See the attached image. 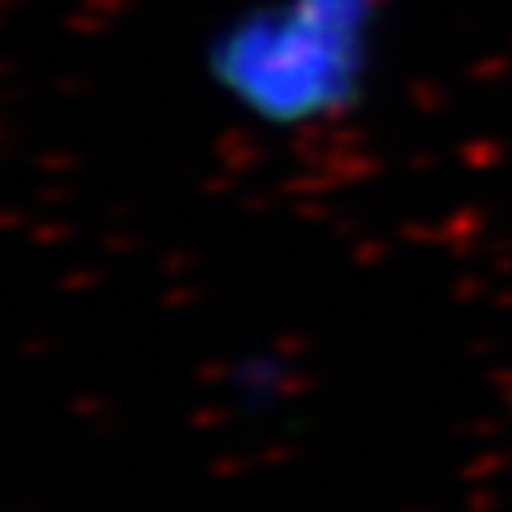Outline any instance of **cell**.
<instances>
[{"label": "cell", "instance_id": "5b68a950", "mask_svg": "<svg viewBox=\"0 0 512 512\" xmlns=\"http://www.w3.org/2000/svg\"><path fill=\"white\" fill-rule=\"evenodd\" d=\"M243 467H239L236 459H213V475L217 478H228V475H239Z\"/></svg>", "mask_w": 512, "mask_h": 512}, {"label": "cell", "instance_id": "277c9868", "mask_svg": "<svg viewBox=\"0 0 512 512\" xmlns=\"http://www.w3.org/2000/svg\"><path fill=\"white\" fill-rule=\"evenodd\" d=\"M224 380V365H202L198 368V384H217Z\"/></svg>", "mask_w": 512, "mask_h": 512}, {"label": "cell", "instance_id": "6da1fadb", "mask_svg": "<svg viewBox=\"0 0 512 512\" xmlns=\"http://www.w3.org/2000/svg\"><path fill=\"white\" fill-rule=\"evenodd\" d=\"M69 414L80 421H99V418H110L114 406H110V399H103V395H80V399L69 403Z\"/></svg>", "mask_w": 512, "mask_h": 512}, {"label": "cell", "instance_id": "7a4b0ae2", "mask_svg": "<svg viewBox=\"0 0 512 512\" xmlns=\"http://www.w3.org/2000/svg\"><path fill=\"white\" fill-rule=\"evenodd\" d=\"M190 425H194V429H213V425H224V410H217V406H202V410H194V414H190Z\"/></svg>", "mask_w": 512, "mask_h": 512}, {"label": "cell", "instance_id": "3957f363", "mask_svg": "<svg viewBox=\"0 0 512 512\" xmlns=\"http://www.w3.org/2000/svg\"><path fill=\"white\" fill-rule=\"evenodd\" d=\"M118 429H122V421L114 418V414H110V418L92 421V437H99V440H110L114 433H118Z\"/></svg>", "mask_w": 512, "mask_h": 512}, {"label": "cell", "instance_id": "8992f818", "mask_svg": "<svg viewBox=\"0 0 512 512\" xmlns=\"http://www.w3.org/2000/svg\"><path fill=\"white\" fill-rule=\"evenodd\" d=\"M16 512H42L38 505H27V509H16Z\"/></svg>", "mask_w": 512, "mask_h": 512}]
</instances>
